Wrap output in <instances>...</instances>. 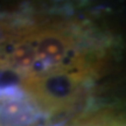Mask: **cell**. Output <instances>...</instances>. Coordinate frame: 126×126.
I'll list each match as a JSON object with an SVG mask.
<instances>
[{"instance_id":"obj_1","label":"cell","mask_w":126,"mask_h":126,"mask_svg":"<svg viewBox=\"0 0 126 126\" xmlns=\"http://www.w3.org/2000/svg\"><path fill=\"white\" fill-rule=\"evenodd\" d=\"M111 40L91 22L55 14L0 16V71L49 116L75 110L110 60Z\"/></svg>"},{"instance_id":"obj_2","label":"cell","mask_w":126,"mask_h":126,"mask_svg":"<svg viewBox=\"0 0 126 126\" xmlns=\"http://www.w3.org/2000/svg\"><path fill=\"white\" fill-rule=\"evenodd\" d=\"M69 126H126V108L103 106L85 112Z\"/></svg>"}]
</instances>
